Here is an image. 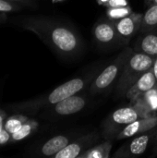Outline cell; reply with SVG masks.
<instances>
[{"label":"cell","mask_w":157,"mask_h":158,"mask_svg":"<svg viewBox=\"0 0 157 158\" xmlns=\"http://www.w3.org/2000/svg\"><path fill=\"white\" fill-rule=\"evenodd\" d=\"M155 58L142 52L133 51L125 63L121 75L117 82V96H124L138 79L153 68Z\"/></svg>","instance_id":"1"},{"label":"cell","mask_w":157,"mask_h":158,"mask_svg":"<svg viewBox=\"0 0 157 158\" xmlns=\"http://www.w3.org/2000/svg\"><path fill=\"white\" fill-rule=\"evenodd\" d=\"M133 51L134 49L131 47L124 48L120 52V54L112 61V63H110L106 68H105V69L93 81L90 88L91 94H98L105 93L112 87L116 81L118 82L127 61V58Z\"/></svg>","instance_id":"2"},{"label":"cell","mask_w":157,"mask_h":158,"mask_svg":"<svg viewBox=\"0 0 157 158\" xmlns=\"http://www.w3.org/2000/svg\"><path fill=\"white\" fill-rule=\"evenodd\" d=\"M143 118L139 110L133 106L121 107L111 113L103 124V136L106 139L116 136L131 122Z\"/></svg>","instance_id":"3"},{"label":"cell","mask_w":157,"mask_h":158,"mask_svg":"<svg viewBox=\"0 0 157 158\" xmlns=\"http://www.w3.org/2000/svg\"><path fill=\"white\" fill-rule=\"evenodd\" d=\"M99 136L96 133L85 135L73 143H69L65 148L54 156L55 158H78L89 148L94 145Z\"/></svg>","instance_id":"4"},{"label":"cell","mask_w":157,"mask_h":158,"mask_svg":"<svg viewBox=\"0 0 157 158\" xmlns=\"http://www.w3.org/2000/svg\"><path fill=\"white\" fill-rule=\"evenodd\" d=\"M142 20L143 16L136 13H131L127 17L117 19L115 26L118 36V41H123L124 43L129 42V40L137 31H140Z\"/></svg>","instance_id":"5"},{"label":"cell","mask_w":157,"mask_h":158,"mask_svg":"<svg viewBox=\"0 0 157 158\" xmlns=\"http://www.w3.org/2000/svg\"><path fill=\"white\" fill-rule=\"evenodd\" d=\"M85 84L86 81L82 78L69 80L53 90L47 97V102L51 105H56V103L80 93L84 88Z\"/></svg>","instance_id":"6"},{"label":"cell","mask_w":157,"mask_h":158,"mask_svg":"<svg viewBox=\"0 0 157 158\" xmlns=\"http://www.w3.org/2000/svg\"><path fill=\"white\" fill-rule=\"evenodd\" d=\"M157 127V117H149L139 118L127 125L117 136L116 140H123L134 136L141 135Z\"/></svg>","instance_id":"7"},{"label":"cell","mask_w":157,"mask_h":158,"mask_svg":"<svg viewBox=\"0 0 157 158\" xmlns=\"http://www.w3.org/2000/svg\"><path fill=\"white\" fill-rule=\"evenodd\" d=\"M140 35L136 41L134 51L144 53L155 59L157 58V27L140 31Z\"/></svg>","instance_id":"8"},{"label":"cell","mask_w":157,"mask_h":158,"mask_svg":"<svg viewBox=\"0 0 157 158\" xmlns=\"http://www.w3.org/2000/svg\"><path fill=\"white\" fill-rule=\"evenodd\" d=\"M150 139L151 134L143 133L138 135L129 144L123 145L120 149H118L114 155V157H129L143 155L148 147Z\"/></svg>","instance_id":"9"},{"label":"cell","mask_w":157,"mask_h":158,"mask_svg":"<svg viewBox=\"0 0 157 158\" xmlns=\"http://www.w3.org/2000/svg\"><path fill=\"white\" fill-rule=\"evenodd\" d=\"M156 81L153 69H149L144 74H143L138 79V81L130 87V89L126 94V96L131 99V101L136 99L138 96L154 89L156 85Z\"/></svg>","instance_id":"10"},{"label":"cell","mask_w":157,"mask_h":158,"mask_svg":"<svg viewBox=\"0 0 157 158\" xmlns=\"http://www.w3.org/2000/svg\"><path fill=\"white\" fill-rule=\"evenodd\" d=\"M86 106V99L74 94L55 105V111L60 116H70L81 111Z\"/></svg>","instance_id":"11"},{"label":"cell","mask_w":157,"mask_h":158,"mask_svg":"<svg viewBox=\"0 0 157 158\" xmlns=\"http://www.w3.org/2000/svg\"><path fill=\"white\" fill-rule=\"evenodd\" d=\"M95 40L103 45H109L118 40L116 26L111 21H102L97 23L93 29Z\"/></svg>","instance_id":"12"},{"label":"cell","mask_w":157,"mask_h":158,"mask_svg":"<svg viewBox=\"0 0 157 158\" xmlns=\"http://www.w3.org/2000/svg\"><path fill=\"white\" fill-rule=\"evenodd\" d=\"M69 143V139L64 135H57L47 141L42 147V154L45 156H54Z\"/></svg>","instance_id":"13"},{"label":"cell","mask_w":157,"mask_h":158,"mask_svg":"<svg viewBox=\"0 0 157 158\" xmlns=\"http://www.w3.org/2000/svg\"><path fill=\"white\" fill-rule=\"evenodd\" d=\"M111 148L112 143L110 141H107L99 145L92 146L79 158H108L110 156Z\"/></svg>","instance_id":"14"},{"label":"cell","mask_w":157,"mask_h":158,"mask_svg":"<svg viewBox=\"0 0 157 158\" xmlns=\"http://www.w3.org/2000/svg\"><path fill=\"white\" fill-rule=\"evenodd\" d=\"M157 27V4L149 6L148 9L143 16L140 31H148Z\"/></svg>","instance_id":"15"},{"label":"cell","mask_w":157,"mask_h":158,"mask_svg":"<svg viewBox=\"0 0 157 158\" xmlns=\"http://www.w3.org/2000/svg\"><path fill=\"white\" fill-rule=\"evenodd\" d=\"M26 122L27 119L23 117H13L6 120L4 129L12 135L13 133L18 131L22 127V125Z\"/></svg>","instance_id":"16"},{"label":"cell","mask_w":157,"mask_h":158,"mask_svg":"<svg viewBox=\"0 0 157 158\" xmlns=\"http://www.w3.org/2000/svg\"><path fill=\"white\" fill-rule=\"evenodd\" d=\"M131 8L127 6H123V7H109L107 10V16L112 19H120L124 17L129 16L130 14H131Z\"/></svg>","instance_id":"17"},{"label":"cell","mask_w":157,"mask_h":158,"mask_svg":"<svg viewBox=\"0 0 157 158\" xmlns=\"http://www.w3.org/2000/svg\"><path fill=\"white\" fill-rule=\"evenodd\" d=\"M143 97V99L144 100V102L146 103V105L148 106V107L150 108V110L154 113L157 110V90L155 88L144 93L143 94L140 95Z\"/></svg>","instance_id":"18"},{"label":"cell","mask_w":157,"mask_h":158,"mask_svg":"<svg viewBox=\"0 0 157 158\" xmlns=\"http://www.w3.org/2000/svg\"><path fill=\"white\" fill-rule=\"evenodd\" d=\"M33 125L34 124H32V123H27V122L24 123L22 125V127L18 131H16L15 133L12 134V140L20 141V140L28 137L33 130Z\"/></svg>","instance_id":"19"},{"label":"cell","mask_w":157,"mask_h":158,"mask_svg":"<svg viewBox=\"0 0 157 158\" xmlns=\"http://www.w3.org/2000/svg\"><path fill=\"white\" fill-rule=\"evenodd\" d=\"M128 0H109L106 6L109 7H123L128 6Z\"/></svg>","instance_id":"20"},{"label":"cell","mask_w":157,"mask_h":158,"mask_svg":"<svg viewBox=\"0 0 157 158\" xmlns=\"http://www.w3.org/2000/svg\"><path fill=\"white\" fill-rule=\"evenodd\" d=\"M10 139V133L7 132L5 129H3L0 131V144H5Z\"/></svg>","instance_id":"21"},{"label":"cell","mask_w":157,"mask_h":158,"mask_svg":"<svg viewBox=\"0 0 157 158\" xmlns=\"http://www.w3.org/2000/svg\"><path fill=\"white\" fill-rule=\"evenodd\" d=\"M12 10V6L11 5H9L7 2L0 0V11H4V12H7V11H11Z\"/></svg>","instance_id":"22"},{"label":"cell","mask_w":157,"mask_h":158,"mask_svg":"<svg viewBox=\"0 0 157 158\" xmlns=\"http://www.w3.org/2000/svg\"><path fill=\"white\" fill-rule=\"evenodd\" d=\"M5 117H6V114H5L3 111L0 110V131L4 129V128H3V121H4Z\"/></svg>","instance_id":"23"},{"label":"cell","mask_w":157,"mask_h":158,"mask_svg":"<svg viewBox=\"0 0 157 158\" xmlns=\"http://www.w3.org/2000/svg\"><path fill=\"white\" fill-rule=\"evenodd\" d=\"M152 69H153V71L155 73V78H156L157 80V58L155 60V62H154V65H153Z\"/></svg>","instance_id":"24"},{"label":"cell","mask_w":157,"mask_h":158,"mask_svg":"<svg viewBox=\"0 0 157 158\" xmlns=\"http://www.w3.org/2000/svg\"><path fill=\"white\" fill-rule=\"evenodd\" d=\"M145 3H146L147 6L155 5V4H157V0H145Z\"/></svg>","instance_id":"25"},{"label":"cell","mask_w":157,"mask_h":158,"mask_svg":"<svg viewBox=\"0 0 157 158\" xmlns=\"http://www.w3.org/2000/svg\"><path fill=\"white\" fill-rule=\"evenodd\" d=\"M98 1V3L99 4H101V5H105V6H106V4L108 3V1L109 0H97Z\"/></svg>","instance_id":"26"},{"label":"cell","mask_w":157,"mask_h":158,"mask_svg":"<svg viewBox=\"0 0 157 158\" xmlns=\"http://www.w3.org/2000/svg\"><path fill=\"white\" fill-rule=\"evenodd\" d=\"M155 152H157V148H155Z\"/></svg>","instance_id":"27"},{"label":"cell","mask_w":157,"mask_h":158,"mask_svg":"<svg viewBox=\"0 0 157 158\" xmlns=\"http://www.w3.org/2000/svg\"><path fill=\"white\" fill-rule=\"evenodd\" d=\"M58 1H60V0H58Z\"/></svg>","instance_id":"28"}]
</instances>
